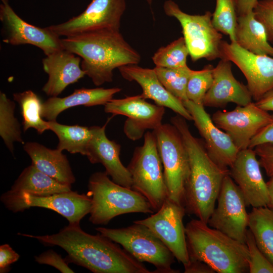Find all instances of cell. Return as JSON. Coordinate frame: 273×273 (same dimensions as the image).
<instances>
[{
	"label": "cell",
	"mask_w": 273,
	"mask_h": 273,
	"mask_svg": "<svg viewBox=\"0 0 273 273\" xmlns=\"http://www.w3.org/2000/svg\"><path fill=\"white\" fill-rule=\"evenodd\" d=\"M18 235L35 239L48 246H58L67 253L65 258L94 273H150L118 244L101 234L94 235L83 231L80 224H70L52 235Z\"/></svg>",
	"instance_id": "cell-1"
},
{
	"label": "cell",
	"mask_w": 273,
	"mask_h": 273,
	"mask_svg": "<svg viewBox=\"0 0 273 273\" xmlns=\"http://www.w3.org/2000/svg\"><path fill=\"white\" fill-rule=\"evenodd\" d=\"M177 114L171 123L180 133L187 148L190 173L184 190L186 211L207 223L229 169L218 166L210 157L204 142L192 135L187 121Z\"/></svg>",
	"instance_id": "cell-2"
},
{
	"label": "cell",
	"mask_w": 273,
	"mask_h": 273,
	"mask_svg": "<svg viewBox=\"0 0 273 273\" xmlns=\"http://www.w3.org/2000/svg\"><path fill=\"white\" fill-rule=\"evenodd\" d=\"M61 41L64 50L81 58L82 69L97 86L112 82L115 69L138 65L141 60L120 30L92 31L66 37Z\"/></svg>",
	"instance_id": "cell-3"
},
{
	"label": "cell",
	"mask_w": 273,
	"mask_h": 273,
	"mask_svg": "<svg viewBox=\"0 0 273 273\" xmlns=\"http://www.w3.org/2000/svg\"><path fill=\"white\" fill-rule=\"evenodd\" d=\"M185 232L190 259L203 261L218 273L249 272L250 254L246 244L199 219L188 222Z\"/></svg>",
	"instance_id": "cell-4"
},
{
	"label": "cell",
	"mask_w": 273,
	"mask_h": 273,
	"mask_svg": "<svg viewBox=\"0 0 273 273\" xmlns=\"http://www.w3.org/2000/svg\"><path fill=\"white\" fill-rule=\"evenodd\" d=\"M88 190L92 200L89 220L94 224H107L115 217L127 213L154 211L145 196L115 183L105 171L90 175Z\"/></svg>",
	"instance_id": "cell-5"
},
{
	"label": "cell",
	"mask_w": 273,
	"mask_h": 273,
	"mask_svg": "<svg viewBox=\"0 0 273 273\" xmlns=\"http://www.w3.org/2000/svg\"><path fill=\"white\" fill-rule=\"evenodd\" d=\"M127 168L131 189L145 196L154 210H159L167 198V190L153 131L145 134L143 145L135 148Z\"/></svg>",
	"instance_id": "cell-6"
},
{
	"label": "cell",
	"mask_w": 273,
	"mask_h": 273,
	"mask_svg": "<svg viewBox=\"0 0 273 273\" xmlns=\"http://www.w3.org/2000/svg\"><path fill=\"white\" fill-rule=\"evenodd\" d=\"M100 234L122 247L141 262L153 264L155 273H178L171 267L174 256L165 244L146 226L134 222L119 229L96 228Z\"/></svg>",
	"instance_id": "cell-7"
},
{
	"label": "cell",
	"mask_w": 273,
	"mask_h": 273,
	"mask_svg": "<svg viewBox=\"0 0 273 273\" xmlns=\"http://www.w3.org/2000/svg\"><path fill=\"white\" fill-rule=\"evenodd\" d=\"M153 131L163 166L167 198L184 206V190L190 173V162L183 137L172 123L162 124Z\"/></svg>",
	"instance_id": "cell-8"
},
{
	"label": "cell",
	"mask_w": 273,
	"mask_h": 273,
	"mask_svg": "<svg viewBox=\"0 0 273 273\" xmlns=\"http://www.w3.org/2000/svg\"><path fill=\"white\" fill-rule=\"evenodd\" d=\"M165 14L175 18L179 22L193 62L201 59L212 61L220 59V46L222 34L213 26L212 14L206 11L202 15H191L183 12L172 0L163 5Z\"/></svg>",
	"instance_id": "cell-9"
},
{
	"label": "cell",
	"mask_w": 273,
	"mask_h": 273,
	"mask_svg": "<svg viewBox=\"0 0 273 273\" xmlns=\"http://www.w3.org/2000/svg\"><path fill=\"white\" fill-rule=\"evenodd\" d=\"M0 199L6 208L13 212L34 207L47 208L61 215L70 224H80V220L89 213L92 206L88 195L72 190L48 196H36L10 190L3 194Z\"/></svg>",
	"instance_id": "cell-10"
},
{
	"label": "cell",
	"mask_w": 273,
	"mask_h": 273,
	"mask_svg": "<svg viewBox=\"0 0 273 273\" xmlns=\"http://www.w3.org/2000/svg\"><path fill=\"white\" fill-rule=\"evenodd\" d=\"M217 206L208 221V225L242 243L246 244L248 227L244 197L237 184L226 175L217 198Z\"/></svg>",
	"instance_id": "cell-11"
},
{
	"label": "cell",
	"mask_w": 273,
	"mask_h": 273,
	"mask_svg": "<svg viewBox=\"0 0 273 273\" xmlns=\"http://www.w3.org/2000/svg\"><path fill=\"white\" fill-rule=\"evenodd\" d=\"M126 0H92L84 11L62 23L48 26L59 36L103 29L120 30Z\"/></svg>",
	"instance_id": "cell-12"
},
{
	"label": "cell",
	"mask_w": 273,
	"mask_h": 273,
	"mask_svg": "<svg viewBox=\"0 0 273 273\" xmlns=\"http://www.w3.org/2000/svg\"><path fill=\"white\" fill-rule=\"evenodd\" d=\"M186 213L184 206L167 198L155 214L133 222L148 227L184 265L190 261L183 223Z\"/></svg>",
	"instance_id": "cell-13"
},
{
	"label": "cell",
	"mask_w": 273,
	"mask_h": 273,
	"mask_svg": "<svg viewBox=\"0 0 273 273\" xmlns=\"http://www.w3.org/2000/svg\"><path fill=\"white\" fill-rule=\"evenodd\" d=\"M215 124L226 132L239 151L249 148L251 140L273 122V114L252 102L237 106L232 111L218 110L213 114Z\"/></svg>",
	"instance_id": "cell-14"
},
{
	"label": "cell",
	"mask_w": 273,
	"mask_h": 273,
	"mask_svg": "<svg viewBox=\"0 0 273 273\" xmlns=\"http://www.w3.org/2000/svg\"><path fill=\"white\" fill-rule=\"evenodd\" d=\"M220 59L234 63L247 82V87L255 102L273 89V57L252 53L237 43L222 40Z\"/></svg>",
	"instance_id": "cell-15"
},
{
	"label": "cell",
	"mask_w": 273,
	"mask_h": 273,
	"mask_svg": "<svg viewBox=\"0 0 273 273\" xmlns=\"http://www.w3.org/2000/svg\"><path fill=\"white\" fill-rule=\"evenodd\" d=\"M1 1L4 42L14 46L31 44L41 50L46 56L64 49L62 38L48 27L41 28L28 23L15 13L8 0Z\"/></svg>",
	"instance_id": "cell-16"
},
{
	"label": "cell",
	"mask_w": 273,
	"mask_h": 273,
	"mask_svg": "<svg viewBox=\"0 0 273 273\" xmlns=\"http://www.w3.org/2000/svg\"><path fill=\"white\" fill-rule=\"evenodd\" d=\"M104 111L127 117L124 131L127 138L135 141L141 138L146 130H153L162 124L165 107L148 103L141 95L111 99L104 105Z\"/></svg>",
	"instance_id": "cell-17"
},
{
	"label": "cell",
	"mask_w": 273,
	"mask_h": 273,
	"mask_svg": "<svg viewBox=\"0 0 273 273\" xmlns=\"http://www.w3.org/2000/svg\"><path fill=\"white\" fill-rule=\"evenodd\" d=\"M183 103L192 116L211 159L219 167L229 169L239 152L231 138L215 124L203 104L190 100Z\"/></svg>",
	"instance_id": "cell-18"
},
{
	"label": "cell",
	"mask_w": 273,
	"mask_h": 273,
	"mask_svg": "<svg viewBox=\"0 0 273 273\" xmlns=\"http://www.w3.org/2000/svg\"><path fill=\"white\" fill-rule=\"evenodd\" d=\"M256 154L252 148L239 151L229 174L240 189L247 206H267L268 195L266 183L260 170Z\"/></svg>",
	"instance_id": "cell-19"
},
{
	"label": "cell",
	"mask_w": 273,
	"mask_h": 273,
	"mask_svg": "<svg viewBox=\"0 0 273 273\" xmlns=\"http://www.w3.org/2000/svg\"><path fill=\"white\" fill-rule=\"evenodd\" d=\"M106 125L105 124L103 126L90 127L92 136L86 156L92 164H102L105 168V172L113 181L131 189L130 174L120 159L121 146L107 138L105 133Z\"/></svg>",
	"instance_id": "cell-20"
},
{
	"label": "cell",
	"mask_w": 273,
	"mask_h": 273,
	"mask_svg": "<svg viewBox=\"0 0 273 273\" xmlns=\"http://www.w3.org/2000/svg\"><path fill=\"white\" fill-rule=\"evenodd\" d=\"M213 82L203 100L206 107H222L229 103L246 106L252 102V95L247 85L234 77L232 62L220 59L213 69Z\"/></svg>",
	"instance_id": "cell-21"
},
{
	"label": "cell",
	"mask_w": 273,
	"mask_h": 273,
	"mask_svg": "<svg viewBox=\"0 0 273 273\" xmlns=\"http://www.w3.org/2000/svg\"><path fill=\"white\" fill-rule=\"evenodd\" d=\"M81 62L80 57L64 49L46 56L42 64L49 78L42 91L50 97H58L69 85L83 77L85 73Z\"/></svg>",
	"instance_id": "cell-22"
},
{
	"label": "cell",
	"mask_w": 273,
	"mask_h": 273,
	"mask_svg": "<svg viewBox=\"0 0 273 273\" xmlns=\"http://www.w3.org/2000/svg\"><path fill=\"white\" fill-rule=\"evenodd\" d=\"M118 70L124 79L134 81L141 86L143 92L141 95L144 99H151L156 105L170 109L187 120H193L183 102L170 93L161 83L154 69L128 65L120 67Z\"/></svg>",
	"instance_id": "cell-23"
},
{
	"label": "cell",
	"mask_w": 273,
	"mask_h": 273,
	"mask_svg": "<svg viewBox=\"0 0 273 273\" xmlns=\"http://www.w3.org/2000/svg\"><path fill=\"white\" fill-rule=\"evenodd\" d=\"M121 90L119 87L76 89L67 97H52L43 102L41 115L48 121L56 120L61 112L70 108L77 106L105 105Z\"/></svg>",
	"instance_id": "cell-24"
},
{
	"label": "cell",
	"mask_w": 273,
	"mask_h": 273,
	"mask_svg": "<svg viewBox=\"0 0 273 273\" xmlns=\"http://www.w3.org/2000/svg\"><path fill=\"white\" fill-rule=\"evenodd\" d=\"M23 145L31 164L37 169L62 183L72 185L75 182L69 161L62 151L50 149L36 142Z\"/></svg>",
	"instance_id": "cell-25"
},
{
	"label": "cell",
	"mask_w": 273,
	"mask_h": 273,
	"mask_svg": "<svg viewBox=\"0 0 273 273\" xmlns=\"http://www.w3.org/2000/svg\"><path fill=\"white\" fill-rule=\"evenodd\" d=\"M235 36L236 43L242 48L255 54L273 57V47L265 28L253 11L237 17Z\"/></svg>",
	"instance_id": "cell-26"
},
{
	"label": "cell",
	"mask_w": 273,
	"mask_h": 273,
	"mask_svg": "<svg viewBox=\"0 0 273 273\" xmlns=\"http://www.w3.org/2000/svg\"><path fill=\"white\" fill-rule=\"evenodd\" d=\"M71 185L58 181L31 164L24 169L10 190L36 196H48L71 191Z\"/></svg>",
	"instance_id": "cell-27"
},
{
	"label": "cell",
	"mask_w": 273,
	"mask_h": 273,
	"mask_svg": "<svg viewBox=\"0 0 273 273\" xmlns=\"http://www.w3.org/2000/svg\"><path fill=\"white\" fill-rule=\"evenodd\" d=\"M248 227L258 248L273 265V210L267 206L253 207Z\"/></svg>",
	"instance_id": "cell-28"
},
{
	"label": "cell",
	"mask_w": 273,
	"mask_h": 273,
	"mask_svg": "<svg viewBox=\"0 0 273 273\" xmlns=\"http://www.w3.org/2000/svg\"><path fill=\"white\" fill-rule=\"evenodd\" d=\"M48 123L49 130L53 131L58 137V149L62 151L66 150L71 154L79 153L86 156L92 136L90 127L65 125L56 120L48 121Z\"/></svg>",
	"instance_id": "cell-29"
},
{
	"label": "cell",
	"mask_w": 273,
	"mask_h": 273,
	"mask_svg": "<svg viewBox=\"0 0 273 273\" xmlns=\"http://www.w3.org/2000/svg\"><path fill=\"white\" fill-rule=\"evenodd\" d=\"M13 99L19 105L22 117L24 131L34 128L39 134L49 130L48 121L41 115L42 103L39 97L31 90L13 94Z\"/></svg>",
	"instance_id": "cell-30"
},
{
	"label": "cell",
	"mask_w": 273,
	"mask_h": 273,
	"mask_svg": "<svg viewBox=\"0 0 273 273\" xmlns=\"http://www.w3.org/2000/svg\"><path fill=\"white\" fill-rule=\"evenodd\" d=\"M15 104L6 95L0 93V135L12 154L14 153V143L24 144L20 124L15 116Z\"/></svg>",
	"instance_id": "cell-31"
},
{
	"label": "cell",
	"mask_w": 273,
	"mask_h": 273,
	"mask_svg": "<svg viewBox=\"0 0 273 273\" xmlns=\"http://www.w3.org/2000/svg\"><path fill=\"white\" fill-rule=\"evenodd\" d=\"M154 69L159 80L170 93L183 102L189 100L187 87L193 70L188 65L178 68L155 66Z\"/></svg>",
	"instance_id": "cell-32"
},
{
	"label": "cell",
	"mask_w": 273,
	"mask_h": 273,
	"mask_svg": "<svg viewBox=\"0 0 273 273\" xmlns=\"http://www.w3.org/2000/svg\"><path fill=\"white\" fill-rule=\"evenodd\" d=\"M189 52L184 37H180L154 53L152 61L156 67L178 68L187 66Z\"/></svg>",
	"instance_id": "cell-33"
},
{
	"label": "cell",
	"mask_w": 273,
	"mask_h": 273,
	"mask_svg": "<svg viewBox=\"0 0 273 273\" xmlns=\"http://www.w3.org/2000/svg\"><path fill=\"white\" fill-rule=\"evenodd\" d=\"M237 17L235 0H216L212 24L219 32L229 36L232 42H236Z\"/></svg>",
	"instance_id": "cell-34"
},
{
	"label": "cell",
	"mask_w": 273,
	"mask_h": 273,
	"mask_svg": "<svg viewBox=\"0 0 273 273\" xmlns=\"http://www.w3.org/2000/svg\"><path fill=\"white\" fill-rule=\"evenodd\" d=\"M214 67L208 65L200 70H194L187 84V95L189 100L199 104H203L205 96L213 82Z\"/></svg>",
	"instance_id": "cell-35"
},
{
	"label": "cell",
	"mask_w": 273,
	"mask_h": 273,
	"mask_svg": "<svg viewBox=\"0 0 273 273\" xmlns=\"http://www.w3.org/2000/svg\"><path fill=\"white\" fill-rule=\"evenodd\" d=\"M245 243L250 254L249 269L250 273H273V265L258 248L249 229L246 233Z\"/></svg>",
	"instance_id": "cell-36"
},
{
	"label": "cell",
	"mask_w": 273,
	"mask_h": 273,
	"mask_svg": "<svg viewBox=\"0 0 273 273\" xmlns=\"http://www.w3.org/2000/svg\"><path fill=\"white\" fill-rule=\"evenodd\" d=\"M253 12L264 26L269 42L273 44V0L258 1Z\"/></svg>",
	"instance_id": "cell-37"
},
{
	"label": "cell",
	"mask_w": 273,
	"mask_h": 273,
	"mask_svg": "<svg viewBox=\"0 0 273 273\" xmlns=\"http://www.w3.org/2000/svg\"><path fill=\"white\" fill-rule=\"evenodd\" d=\"M34 258L37 263L53 266L62 273L74 272L68 266L65 259L52 249L46 251Z\"/></svg>",
	"instance_id": "cell-38"
},
{
	"label": "cell",
	"mask_w": 273,
	"mask_h": 273,
	"mask_svg": "<svg viewBox=\"0 0 273 273\" xmlns=\"http://www.w3.org/2000/svg\"><path fill=\"white\" fill-rule=\"evenodd\" d=\"M257 156L259 157L260 166L266 174L270 177L273 175V145L263 144L254 148Z\"/></svg>",
	"instance_id": "cell-39"
},
{
	"label": "cell",
	"mask_w": 273,
	"mask_h": 273,
	"mask_svg": "<svg viewBox=\"0 0 273 273\" xmlns=\"http://www.w3.org/2000/svg\"><path fill=\"white\" fill-rule=\"evenodd\" d=\"M20 255L8 244L0 246V272L6 273L10 270V265L16 262Z\"/></svg>",
	"instance_id": "cell-40"
},
{
	"label": "cell",
	"mask_w": 273,
	"mask_h": 273,
	"mask_svg": "<svg viewBox=\"0 0 273 273\" xmlns=\"http://www.w3.org/2000/svg\"><path fill=\"white\" fill-rule=\"evenodd\" d=\"M263 144L273 145V122L261 130L251 140L249 148L254 149Z\"/></svg>",
	"instance_id": "cell-41"
},
{
	"label": "cell",
	"mask_w": 273,
	"mask_h": 273,
	"mask_svg": "<svg viewBox=\"0 0 273 273\" xmlns=\"http://www.w3.org/2000/svg\"><path fill=\"white\" fill-rule=\"evenodd\" d=\"M184 266L185 273H214L215 270L207 264L199 260L190 259Z\"/></svg>",
	"instance_id": "cell-42"
},
{
	"label": "cell",
	"mask_w": 273,
	"mask_h": 273,
	"mask_svg": "<svg viewBox=\"0 0 273 273\" xmlns=\"http://www.w3.org/2000/svg\"><path fill=\"white\" fill-rule=\"evenodd\" d=\"M237 16L246 15L252 12L258 0H235Z\"/></svg>",
	"instance_id": "cell-43"
},
{
	"label": "cell",
	"mask_w": 273,
	"mask_h": 273,
	"mask_svg": "<svg viewBox=\"0 0 273 273\" xmlns=\"http://www.w3.org/2000/svg\"><path fill=\"white\" fill-rule=\"evenodd\" d=\"M255 103L261 109L273 112V89Z\"/></svg>",
	"instance_id": "cell-44"
},
{
	"label": "cell",
	"mask_w": 273,
	"mask_h": 273,
	"mask_svg": "<svg viewBox=\"0 0 273 273\" xmlns=\"http://www.w3.org/2000/svg\"><path fill=\"white\" fill-rule=\"evenodd\" d=\"M268 195V202L267 206L273 210V175L270 177L269 179L266 182Z\"/></svg>",
	"instance_id": "cell-45"
},
{
	"label": "cell",
	"mask_w": 273,
	"mask_h": 273,
	"mask_svg": "<svg viewBox=\"0 0 273 273\" xmlns=\"http://www.w3.org/2000/svg\"><path fill=\"white\" fill-rule=\"evenodd\" d=\"M148 3L151 6L152 3V0H146Z\"/></svg>",
	"instance_id": "cell-46"
}]
</instances>
